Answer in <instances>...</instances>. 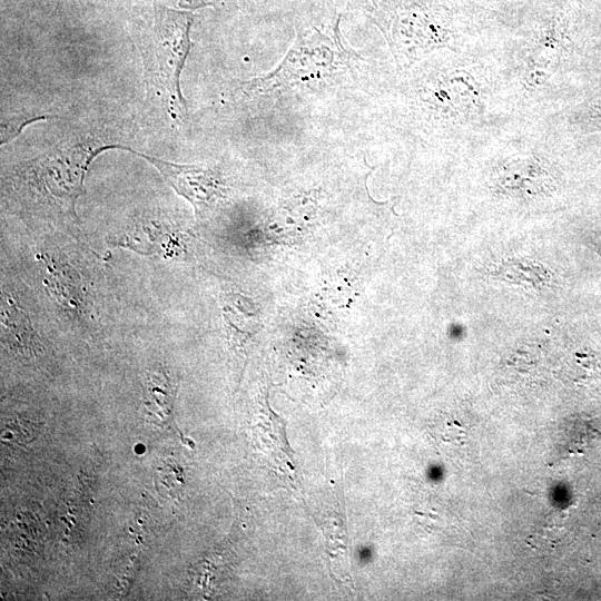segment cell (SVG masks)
<instances>
[{
    "mask_svg": "<svg viewBox=\"0 0 601 601\" xmlns=\"http://www.w3.org/2000/svg\"><path fill=\"white\" fill-rule=\"evenodd\" d=\"M193 14L165 6H155L154 23L140 50L149 79L169 116L186 114L180 76L191 49Z\"/></svg>",
    "mask_w": 601,
    "mask_h": 601,
    "instance_id": "2",
    "label": "cell"
},
{
    "mask_svg": "<svg viewBox=\"0 0 601 601\" xmlns=\"http://www.w3.org/2000/svg\"><path fill=\"white\" fill-rule=\"evenodd\" d=\"M117 148L128 150L151 164L165 181L194 206L196 215H200L223 196L220 177L208 168L164 160L122 145Z\"/></svg>",
    "mask_w": 601,
    "mask_h": 601,
    "instance_id": "3",
    "label": "cell"
},
{
    "mask_svg": "<svg viewBox=\"0 0 601 601\" xmlns=\"http://www.w3.org/2000/svg\"><path fill=\"white\" fill-rule=\"evenodd\" d=\"M97 137L80 138L52 148L22 164L17 181L23 191L47 208L75 218V206L83 194L87 170L97 155L115 149Z\"/></svg>",
    "mask_w": 601,
    "mask_h": 601,
    "instance_id": "1",
    "label": "cell"
},
{
    "mask_svg": "<svg viewBox=\"0 0 601 601\" xmlns=\"http://www.w3.org/2000/svg\"><path fill=\"white\" fill-rule=\"evenodd\" d=\"M50 118L48 115H36L32 112H20L17 115H12L11 117H8L6 119L1 120V132H0V140L1 145L9 142L10 140L14 139L26 127L27 125L45 120Z\"/></svg>",
    "mask_w": 601,
    "mask_h": 601,
    "instance_id": "5",
    "label": "cell"
},
{
    "mask_svg": "<svg viewBox=\"0 0 601 601\" xmlns=\"http://www.w3.org/2000/svg\"><path fill=\"white\" fill-rule=\"evenodd\" d=\"M174 391L173 383L166 374L157 372L149 374L145 382L147 406H154L159 415L166 414L171 408Z\"/></svg>",
    "mask_w": 601,
    "mask_h": 601,
    "instance_id": "4",
    "label": "cell"
},
{
    "mask_svg": "<svg viewBox=\"0 0 601 601\" xmlns=\"http://www.w3.org/2000/svg\"><path fill=\"white\" fill-rule=\"evenodd\" d=\"M217 0H179V4L185 8L196 9L213 3Z\"/></svg>",
    "mask_w": 601,
    "mask_h": 601,
    "instance_id": "6",
    "label": "cell"
}]
</instances>
